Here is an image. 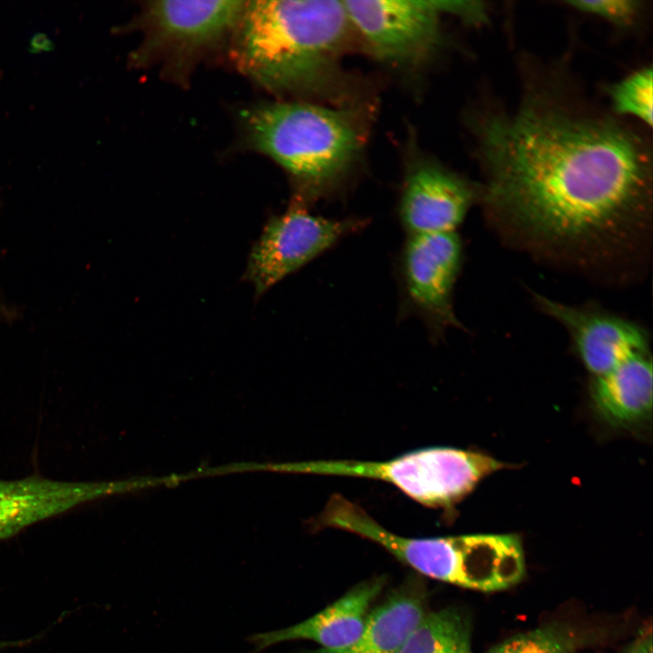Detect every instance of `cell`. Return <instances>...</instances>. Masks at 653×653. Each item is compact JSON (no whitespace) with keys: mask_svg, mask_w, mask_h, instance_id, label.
Listing matches in <instances>:
<instances>
[{"mask_svg":"<svg viewBox=\"0 0 653 653\" xmlns=\"http://www.w3.org/2000/svg\"><path fill=\"white\" fill-rule=\"evenodd\" d=\"M6 645H7L6 642H1V641H0V649L3 648H5Z\"/></svg>","mask_w":653,"mask_h":653,"instance_id":"cell-21","label":"cell"},{"mask_svg":"<svg viewBox=\"0 0 653 653\" xmlns=\"http://www.w3.org/2000/svg\"><path fill=\"white\" fill-rule=\"evenodd\" d=\"M485 200L530 232L579 241L616 232L646 210V143L606 116L526 101L479 126Z\"/></svg>","mask_w":653,"mask_h":653,"instance_id":"cell-1","label":"cell"},{"mask_svg":"<svg viewBox=\"0 0 653 653\" xmlns=\"http://www.w3.org/2000/svg\"><path fill=\"white\" fill-rule=\"evenodd\" d=\"M502 466L500 462L481 453L433 447L384 462L317 460L267 464L263 468L279 473L379 480L391 483L426 507L445 508L464 497L481 479Z\"/></svg>","mask_w":653,"mask_h":653,"instance_id":"cell-5","label":"cell"},{"mask_svg":"<svg viewBox=\"0 0 653 653\" xmlns=\"http://www.w3.org/2000/svg\"><path fill=\"white\" fill-rule=\"evenodd\" d=\"M575 9L608 19L619 25L630 24L640 9L639 2L633 0L569 1Z\"/></svg>","mask_w":653,"mask_h":653,"instance_id":"cell-18","label":"cell"},{"mask_svg":"<svg viewBox=\"0 0 653 653\" xmlns=\"http://www.w3.org/2000/svg\"><path fill=\"white\" fill-rule=\"evenodd\" d=\"M244 1H155L141 15L145 33L137 60L188 62L234 31Z\"/></svg>","mask_w":653,"mask_h":653,"instance_id":"cell-9","label":"cell"},{"mask_svg":"<svg viewBox=\"0 0 653 653\" xmlns=\"http://www.w3.org/2000/svg\"><path fill=\"white\" fill-rule=\"evenodd\" d=\"M652 639L651 629H645L632 642L625 653H652Z\"/></svg>","mask_w":653,"mask_h":653,"instance_id":"cell-20","label":"cell"},{"mask_svg":"<svg viewBox=\"0 0 653 653\" xmlns=\"http://www.w3.org/2000/svg\"><path fill=\"white\" fill-rule=\"evenodd\" d=\"M593 399L599 412L615 425L643 420L652 406V362L648 353L634 356L597 376Z\"/></svg>","mask_w":653,"mask_h":653,"instance_id":"cell-13","label":"cell"},{"mask_svg":"<svg viewBox=\"0 0 653 653\" xmlns=\"http://www.w3.org/2000/svg\"><path fill=\"white\" fill-rule=\"evenodd\" d=\"M249 147L288 174L293 201L306 207L342 190L361 159L366 141L362 114L352 107L313 102H270L241 115Z\"/></svg>","mask_w":653,"mask_h":653,"instance_id":"cell-3","label":"cell"},{"mask_svg":"<svg viewBox=\"0 0 653 653\" xmlns=\"http://www.w3.org/2000/svg\"><path fill=\"white\" fill-rule=\"evenodd\" d=\"M364 537L420 574L462 588L502 590L516 585L525 573L522 546L514 535L409 538L373 521Z\"/></svg>","mask_w":653,"mask_h":653,"instance_id":"cell-4","label":"cell"},{"mask_svg":"<svg viewBox=\"0 0 653 653\" xmlns=\"http://www.w3.org/2000/svg\"><path fill=\"white\" fill-rule=\"evenodd\" d=\"M475 198L463 177L427 157H414L405 169L398 214L407 235L456 231Z\"/></svg>","mask_w":653,"mask_h":653,"instance_id":"cell-10","label":"cell"},{"mask_svg":"<svg viewBox=\"0 0 653 653\" xmlns=\"http://www.w3.org/2000/svg\"><path fill=\"white\" fill-rule=\"evenodd\" d=\"M399 653H473L469 621L452 609L425 615Z\"/></svg>","mask_w":653,"mask_h":653,"instance_id":"cell-15","label":"cell"},{"mask_svg":"<svg viewBox=\"0 0 653 653\" xmlns=\"http://www.w3.org/2000/svg\"><path fill=\"white\" fill-rule=\"evenodd\" d=\"M442 14L453 15L465 22L479 24L486 20V8L478 1H436Z\"/></svg>","mask_w":653,"mask_h":653,"instance_id":"cell-19","label":"cell"},{"mask_svg":"<svg viewBox=\"0 0 653 653\" xmlns=\"http://www.w3.org/2000/svg\"><path fill=\"white\" fill-rule=\"evenodd\" d=\"M234 32L237 65L268 91L323 98L339 89L353 36L343 1L246 2Z\"/></svg>","mask_w":653,"mask_h":653,"instance_id":"cell-2","label":"cell"},{"mask_svg":"<svg viewBox=\"0 0 653 653\" xmlns=\"http://www.w3.org/2000/svg\"><path fill=\"white\" fill-rule=\"evenodd\" d=\"M353 34L377 61L398 70L426 65L442 42L436 1H343Z\"/></svg>","mask_w":653,"mask_h":653,"instance_id":"cell-7","label":"cell"},{"mask_svg":"<svg viewBox=\"0 0 653 653\" xmlns=\"http://www.w3.org/2000/svg\"><path fill=\"white\" fill-rule=\"evenodd\" d=\"M368 223L363 218L313 215L307 207L292 200L283 214L271 217L265 224L250 250L243 278L253 285L255 297L258 298Z\"/></svg>","mask_w":653,"mask_h":653,"instance_id":"cell-6","label":"cell"},{"mask_svg":"<svg viewBox=\"0 0 653 653\" xmlns=\"http://www.w3.org/2000/svg\"><path fill=\"white\" fill-rule=\"evenodd\" d=\"M384 580L360 583L334 603L297 624L248 638L253 646L251 653L285 641L312 640L320 648L338 649L348 647L362 634L371 602L380 593Z\"/></svg>","mask_w":653,"mask_h":653,"instance_id":"cell-12","label":"cell"},{"mask_svg":"<svg viewBox=\"0 0 653 653\" xmlns=\"http://www.w3.org/2000/svg\"><path fill=\"white\" fill-rule=\"evenodd\" d=\"M462 255L456 231L407 235L402 248L398 275L404 311L418 317L434 339L460 326L452 299Z\"/></svg>","mask_w":653,"mask_h":653,"instance_id":"cell-8","label":"cell"},{"mask_svg":"<svg viewBox=\"0 0 653 653\" xmlns=\"http://www.w3.org/2000/svg\"><path fill=\"white\" fill-rule=\"evenodd\" d=\"M421 590L404 588L367 615L365 629L351 645L297 653H399L425 616Z\"/></svg>","mask_w":653,"mask_h":653,"instance_id":"cell-14","label":"cell"},{"mask_svg":"<svg viewBox=\"0 0 653 653\" xmlns=\"http://www.w3.org/2000/svg\"><path fill=\"white\" fill-rule=\"evenodd\" d=\"M540 305L569 331L575 348L595 375H603L629 358L648 353V340L638 325L608 314L567 306L537 296Z\"/></svg>","mask_w":653,"mask_h":653,"instance_id":"cell-11","label":"cell"},{"mask_svg":"<svg viewBox=\"0 0 653 653\" xmlns=\"http://www.w3.org/2000/svg\"><path fill=\"white\" fill-rule=\"evenodd\" d=\"M652 68L644 67L611 88L610 97L617 112L636 117L652 126Z\"/></svg>","mask_w":653,"mask_h":653,"instance_id":"cell-17","label":"cell"},{"mask_svg":"<svg viewBox=\"0 0 653 653\" xmlns=\"http://www.w3.org/2000/svg\"><path fill=\"white\" fill-rule=\"evenodd\" d=\"M581 640L566 624H548L511 637L486 653H573Z\"/></svg>","mask_w":653,"mask_h":653,"instance_id":"cell-16","label":"cell"}]
</instances>
